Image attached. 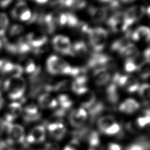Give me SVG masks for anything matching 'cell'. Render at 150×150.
Instances as JSON below:
<instances>
[{"label": "cell", "instance_id": "obj_1", "mask_svg": "<svg viewBox=\"0 0 150 150\" xmlns=\"http://www.w3.org/2000/svg\"><path fill=\"white\" fill-rule=\"evenodd\" d=\"M26 87V81L22 76L10 77L3 84V87L8 92L9 98L13 100L22 98Z\"/></svg>", "mask_w": 150, "mask_h": 150}, {"label": "cell", "instance_id": "obj_2", "mask_svg": "<svg viewBox=\"0 0 150 150\" xmlns=\"http://www.w3.org/2000/svg\"><path fill=\"white\" fill-rule=\"evenodd\" d=\"M47 71L52 75L71 74L73 67H71L65 60L56 55L50 56L46 61Z\"/></svg>", "mask_w": 150, "mask_h": 150}, {"label": "cell", "instance_id": "obj_3", "mask_svg": "<svg viewBox=\"0 0 150 150\" xmlns=\"http://www.w3.org/2000/svg\"><path fill=\"white\" fill-rule=\"evenodd\" d=\"M107 37V32L104 29L100 27L91 28L88 41L93 50L98 53L105 47Z\"/></svg>", "mask_w": 150, "mask_h": 150}, {"label": "cell", "instance_id": "obj_4", "mask_svg": "<svg viewBox=\"0 0 150 150\" xmlns=\"http://www.w3.org/2000/svg\"><path fill=\"white\" fill-rule=\"evenodd\" d=\"M112 81L117 86L124 87L129 93L138 91L139 87L138 80L131 75H121L116 73L112 77Z\"/></svg>", "mask_w": 150, "mask_h": 150}, {"label": "cell", "instance_id": "obj_5", "mask_svg": "<svg viewBox=\"0 0 150 150\" xmlns=\"http://www.w3.org/2000/svg\"><path fill=\"white\" fill-rule=\"evenodd\" d=\"M6 133L7 140L5 141L11 145L13 143L23 144L25 142L24 129L19 124L9 123L6 126Z\"/></svg>", "mask_w": 150, "mask_h": 150}, {"label": "cell", "instance_id": "obj_6", "mask_svg": "<svg viewBox=\"0 0 150 150\" xmlns=\"http://www.w3.org/2000/svg\"><path fill=\"white\" fill-rule=\"evenodd\" d=\"M54 49L63 54L73 56L72 45L69 39L63 35H57L52 39Z\"/></svg>", "mask_w": 150, "mask_h": 150}, {"label": "cell", "instance_id": "obj_7", "mask_svg": "<svg viewBox=\"0 0 150 150\" xmlns=\"http://www.w3.org/2000/svg\"><path fill=\"white\" fill-rule=\"evenodd\" d=\"M87 118V112L83 108L73 110L70 113L69 120L70 124L74 127H80Z\"/></svg>", "mask_w": 150, "mask_h": 150}, {"label": "cell", "instance_id": "obj_8", "mask_svg": "<svg viewBox=\"0 0 150 150\" xmlns=\"http://www.w3.org/2000/svg\"><path fill=\"white\" fill-rule=\"evenodd\" d=\"M26 39L33 49H38L47 45V38L42 32H34L27 35Z\"/></svg>", "mask_w": 150, "mask_h": 150}, {"label": "cell", "instance_id": "obj_9", "mask_svg": "<svg viewBox=\"0 0 150 150\" xmlns=\"http://www.w3.org/2000/svg\"><path fill=\"white\" fill-rule=\"evenodd\" d=\"M46 126L51 137L56 140L62 139L66 134V128L62 122H47Z\"/></svg>", "mask_w": 150, "mask_h": 150}, {"label": "cell", "instance_id": "obj_10", "mask_svg": "<svg viewBox=\"0 0 150 150\" xmlns=\"http://www.w3.org/2000/svg\"><path fill=\"white\" fill-rule=\"evenodd\" d=\"M46 137L45 128L43 125L34 127L27 137L26 142L28 143H39L43 142Z\"/></svg>", "mask_w": 150, "mask_h": 150}, {"label": "cell", "instance_id": "obj_11", "mask_svg": "<svg viewBox=\"0 0 150 150\" xmlns=\"http://www.w3.org/2000/svg\"><path fill=\"white\" fill-rule=\"evenodd\" d=\"M79 101L82 108L88 109L96 102V96L95 93L88 88L79 96Z\"/></svg>", "mask_w": 150, "mask_h": 150}, {"label": "cell", "instance_id": "obj_12", "mask_svg": "<svg viewBox=\"0 0 150 150\" xmlns=\"http://www.w3.org/2000/svg\"><path fill=\"white\" fill-rule=\"evenodd\" d=\"M95 83L98 86H102L108 83L110 75L108 71L104 68L95 69L93 73Z\"/></svg>", "mask_w": 150, "mask_h": 150}, {"label": "cell", "instance_id": "obj_13", "mask_svg": "<svg viewBox=\"0 0 150 150\" xmlns=\"http://www.w3.org/2000/svg\"><path fill=\"white\" fill-rule=\"evenodd\" d=\"M129 36L135 41L143 40L149 42L150 41V28L144 26H140L131 34H129Z\"/></svg>", "mask_w": 150, "mask_h": 150}, {"label": "cell", "instance_id": "obj_14", "mask_svg": "<svg viewBox=\"0 0 150 150\" xmlns=\"http://www.w3.org/2000/svg\"><path fill=\"white\" fill-rule=\"evenodd\" d=\"M139 108V103L132 98H128L121 103L118 107L119 110L124 113L132 114Z\"/></svg>", "mask_w": 150, "mask_h": 150}, {"label": "cell", "instance_id": "obj_15", "mask_svg": "<svg viewBox=\"0 0 150 150\" xmlns=\"http://www.w3.org/2000/svg\"><path fill=\"white\" fill-rule=\"evenodd\" d=\"M88 12L92 20L97 23L104 21L107 15V9L104 7L91 6L88 9Z\"/></svg>", "mask_w": 150, "mask_h": 150}, {"label": "cell", "instance_id": "obj_16", "mask_svg": "<svg viewBox=\"0 0 150 150\" xmlns=\"http://www.w3.org/2000/svg\"><path fill=\"white\" fill-rule=\"evenodd\" d=\"M125 150H150V139L146 136H142L128 146Z\"/></svg>", "mask_w": 150, "mask_h": 150}, {"label": "cell", "instance_id": "obj_17", "mask_svg": "<svg viewBox=\"0 0 150 150\" xmlns=\"http://www.w3.org/2000/svg\"><path fill=\"white\" fill-rule=\"evenodd\" d=\"M39 105L43 108H54L57 105V101L49 93H45L39 96Z\"/></svg>", "mask_w": 150, "mask_h": 150}, {"label": "cell", "instance_id": "obj_18", "mask_svg": "<svg viewBox=\"0 0 150 150\" xmlns=\"http://www.w3.org/2000/svg\"><path fill=\"white\" fill-rule=\"evenodd\" d=\"M117 86L114 84L112 81L110 83L105 90L107 99L108 101L112 104H116L119 100V94L117 91Z\"/></svg>", "mask_w": 150, "mask_h": 150}, {"label": "cell", "instance_id": "obj_19", "mask_svg": "<svg viewBox=\"0 0 150 150\" xmlns=\"http://www.w3.org/2000/svg\"><path fill=\"white\" fill-rule=\"evenodd\" d=\"M15 43L17 53L26 54L32 50V48L29 43L26 37H20Z\"/></svg>", "mask_w": 150, "mask_h": 150}, {"label": "cell", "instance_id": "obj_20", "mask_svg": "<svg viewBox=\"0 0 150 150\" xmlns=\"http://www.w3.org/2000/svg\"><path fill=\"white\" fill-rule=\"evenodd\" d=\"M115 122L116 121L114 117L112 115H105L100 117L98 120L97 126L99 130L104 132L106 129Z\"/></svg>", "mask_w": 150, "mask_h": 150}, {"label": "cell", "instance_id": "obj_21", "mask_svg": "<svg viewBox=\"0 0 150 150\" xmlns=\"http://www.w3.org/2000/svg\"><path fill=\"white\" fill-rule=\"evenodd\" d=\"M120 54L126 58L127 59H131L139 54V50L136 46L134 44L130 43L128 46H127L124 49H123L120 53Z\"/></svg>", "mask_w": 150, "mask_h": 150}, {"label": "cell", "instance_id": "obj_22", "mask_svg": "<svg viewBox=\"0 0 150 150\" xmlns=\"http://www.w3.org/2000/svg\"><path fill=\"white\" fill-rule=\"evenodd\" d=\"M129 33H127L125 36L115 40L111 45L112 50L120 53L131 43L129 42Z\"/></svg>", "mask_w": 150, "mask_h": 150}, {"label": "cell", "instance_id": "obj_23", "mask_svg": "<svg viewBox=\"0 0 150 150\" xmlns=\"http://www.w3.org/2000/svg\"><path fill=\"white\" fill-rule=\"evenodd\" d=\"M105 108V106L104 104L101 101L96 102L91 107H90L88 110V114L91 120H94L97 116H98Z\"/></svg>", "mask_w": 150, "mask_h": 150}, {"label": "cell", "instance_id": "obj_24", "mask_svg": "<svg viewBox=\"0 0 150 150\" xmlns=\"http://www.w3.org/2000/svg\"><path fill=\"white\" fill-rule=\"evenodd\" d=\"M60 6H64L73 10H79L83 9L86 5V2L84 1H59Z\"/></svg>", "mask_w": 150, "mask_h": 150}, {"label": "cell", "instance_id": "obj_25", "mask_svg": "<svg viewBox=\"0 0 150 150\" xmlns=\"http://www.w3.org/2000/svg\"><path fill=\"white\" fill-rule=\"evenodd\" d=\"M72 51L74 55L83 56L87 53L88 49L86 44L83 41L76 42L72 45Z\"/></svg>", "mask_w": 150, "mask_h": 150}, {"label": "cell", "instance_id": "obj_26", "mask_svg": "<svg viewBox=\"0 0 150 150\" xmlns=\"http://www.w3.org/2000/svg\"><path fill=\"white\" fill-rule=\"evenodd\" d=\"M137 70L141 79H148L150 76V61H144L138 67Z\"/></svg>", "mask_w": 150, "mask_h": 150}, {"label": "cell", "instance_id": "obj_27", "mask_svg": "<svg viewBox=\"0 0 150 150\" xmlns=\"http://www.w3.org/2000/svg\"><path fill=\"white\" fill-rule=\"evenodd\" d=\"M28 8V6L25 2L24 1L18 2L15 5V6L13 8V9L11 12L12 17L14 19L19 18L20 15Z\"/></svg>", "mask_w": 150, "mask_h": 150}, {"label": "cell", "instance_id": "obj_28", "mask_svg": "<svg viewBox=\"0 0 150 150\" xmlns=\"http://www.w3.org/2000/svg\"><path fill=\"white\" fill-rule=\"evenodd\" d=\"M57 103L60 105V108L67 111L73 104V102L70 98L66 94H61L58 97Z\"/></svg>", "mask_w": 150, "mask_h": 150}, {"label": "cell", "instance_id": "obj_29", "mask_svg": "<svg viewBox=\"0 0 150 150\" xmlns=\"http://www.w3.org/2000/svg\"><path fill=\"white\" fill-rule=\"evenodd\" d=\"M138 92L142 99L146 102H150V84L144 83L139 85Z\"/></svg>", "mask_w": 150, "mask_h": 150}, {"label": "cell", "instance_id": "obj_30", "mask_svg": "<svg viewBox=\"0 0 150 150\" xmlns=\"http://www.w3.org/2000/svg\"><path fill=\"white\" fill-rule=\"evenodd\" d=\"M15 118H17L23 111L22 104L19 102H14L11 103L8 106V111Z\"/></svg>", "mask_w": 150, "mask_h": 150}, {"label": "cell", "instance_id": "obj_31", "mask_svg": "<svg viewBox=\"0 0 150 150\" xmlns=\"http://www.w3.org/2000/svg\"><path fill=\"white\" fill-rule=\"evenodd\" d=\"M87 139L88 140V144L92 148L97 147L100 144V139L98 132L95 131H90Z\"/></svg>", "mask_w": 150, "mask_h": 150}, {"label": "cell", "instance_id": "obj_32", "mask_svg": "<svg viewBox=\"0 0 150 150\" xmlns=\"http://www.w3.org/2000/svg\"><path fill=\"white\" fill-rule=\"evenodd\" d=\"M118 22H125V13L124 12L119 11L113 14L108 20L107 24L110 25L111 24Z\"/></svg>", "mask_w": 150, "mask_h": 150}, {"label": "cell", "instance_id": "obj_33", "mask_svg": "<svg viewBox=\"0 0 150 150\" xmlns=\"http://www.w3.org/2000/svg\"><path fill=\"white\" fill-rule=\"evenodd\" d=\"M13 64L10 61L0 59V72L4 74H8L12 70Z\"/></svg>", "mask_w": 150, "mask_h": 150}, {"label": "cell", "instance_id": "obj_34", "mask_svg": "<svg viewBox=\"0 0 150 150\" xmlns=\"http://www.w3.org/2000/svg\"><path fill=\"white\" fill-rule=\"evenodd\" d=\"M71 82L69 80H63L60 81L54 85H53L54 91H66L71 88Z\"/></svg>", "mask_w": 150, "mask_h": 150}, {"label": "cell", "instance_id": "obj_35", "mask_svg": "<svg viewBox=\"0 0 150 150\" xmlns=\"http://www.w3.org/2000/svg\"><path fill=\"white\" fill-rule=\"evenodd\" d=\"M67 21L66 25L70 28H77L80 24V21L78 18L73 13H66Z\"/></svg>", "mask_w": 150, "mask_h": 150}, {"label": "cell", "instance_id": "obj_36", "mask_svg": "<svg viewBox=\"0 0 150 150\" xmlns=\"http://www.w3.org/2000/svg\"><path fill=\"white\" fill-rule=\"evenodd\" d=\"M22 115L23 120L26 122H32L39 120L40 118L41 114L39 111L35 114H26L22 112Z\"/></svg>", "mask_w": 150, "mask_h": 150}, {"label": "cell", "instance_id": "obj_37", "mask_svg": "<svg viewBox=\"0 0 150 150\" xmlns=\"http://www.w3.org/2000/svg\"><path fill=\"white\" fill-rule=\"evenodd\" d=\"M38 67V66H37L35 64V63L33 60H28L25 63V64L24 66V70L25 71L26 73L30 75L36 71Z\"/></svg>", "mask_w": 150, "mask_h": 150}, {"label": "cell", "instance_id": "obj_38", "mask_svg": "<svg viewBox=\"0 0 150 150\" xmlns=\"http://www.w3.org/2000/svg\"><path fill=\"white\" fill-rule=\"evenodd\" d=\"M23 71V69L22 66L17 64H14L13 66L8 74L10 76V77H17V76H21Z\"/></svg>", "mask_w": 150, "mask_h": 150}, {"label": "cell", "instance_id": "obj_39", "mask_svg": "<svg viewBox=\"0 0 150 150\" xmlns=\"http://www.w3.org/2000/svg\"><path fill=\"white\" fill-rule=\"evenodd\" d=\"M121 130V126L119 124H118L117 122L112 124L111 126L108 127L107 129H106L104 133L108 135H115L119 132Z\"/></svg>", "mask_w": 150, "mask_h": 150}, {"label": "cell", "instance_id": "obj_40", "mask_svg": "<svg viewBox=\"0 0 150 150\" xmlns=\"http://www.w3.org/2000/svg\"><path fill=\"white\" fill-rule=\"evenodd\" d=\"M23 30V27L21 25H13L9 30V35L10 36H15L21 33Z\"/></svg>", "mask_w": 150, "mask_h": 150}, {"label": "cell", "instance_id": "obj_41", "mask_svg": "<svg viewBox=\"0 0 150 150\" xmlns=\"http://www.w3.org/2000/svg\"><path fill=\"white\" fill-rule=\"evenodd\" d=\"M133 8H134L135 15V19L137 22L142 18V16L145 14V9L144 6H140V5L134 6Z\"/></svg>", "mask_w": 150, "mask_h": 150}, {"label": "cell", "instance_id": "obj_42", "mask_svg": "<svg viewBox=\"0 0 150 150\" xmlns=\"http://www.w3.org/2000/svg\"><path fill=\"white\" fill-rule=\"evenodd\" d=\"M136 123L139 128H143L148 124H150V117L145 115L142 117H139L137 119Z\"/></svg>", "mask_w": 150, "mask_h": 150}, {"label": "cell", "instance_id": "obj_43", "mask_svg": "<svg viewBox=\"0 0 150 150\" xmlns=\"http://www.w3.org/2000/svg\"><path fill=\"white\" fill-rule=\"evenodd\" d=\"M39 112V109L38 106L35 104H30L26 105L23 109V113L26 114H35Z\"/></svg>", "mask_w": 150, "mask_h": 150}, {"label": "cell", "instance_id": "obj_44", "mask_svg": "<svg viewBox=\"0 0 150 150\" xmlns=\"http://www.w3.org/2000/svg\"><path fill=\"white\" fill-rule=\"evenodd\" d=\"M124 69L126 71L130 73L134 71L135 70H137L138 67L131 60L127 59L125 63Z\"/></svg>", "mask_w": 150, "mask_h": 150}, {"label": "cell", "instance_id": "obj_45", "mask_svg": "<svg viewBox=\"0 0 150 150\" xmlns=\"http://www.w3.org/2000/svg\"><path fill=\"white\" fill-rule=\"evenodd\" d=\"M32 15V12L30 11V10L28 8L27 9H26L19 16V19L22 21H28Z\"/></svg>", "mask_w": 150, "mask_h": 150}, {"label": "cell", "instance_id": "obj_46", "mask_svg": "<svg viewBox=\"0 0 150 150\" xmlns=\"http://www.w3.org/2000/svg\"><path fill=\"white\" fill-rule=\"evenodd\" d=\"M9 24V20L5 13H0V25L5 28H7Z\"/></svg>", "mask_w": 150, "mask_h": 150}, {"label": "cell", "instance_id": "obj_47", "mask_svg": "<svg viewBox=\"0 0 150 150\" xmlns=\"http://www.w3.org/2000/svg\"><path fill=\"white\" fill-rule=\"evenodd\" d=\"M0 150H13L11 147V145L8 144L4 141H0Z\"/></svg>", "mask_w": 150, "mask_h": 150}, {"label": "cell", "instance_id": "obj_48", "mask_svg": "<svg viewBox=\"0 0 150 150\" xmlns=\"http://www.w3.org/2000/svg\"><path fill=\"white\" fill-rule=\"evenodd\" d=\"M45 150H60L58 145L53 143H49L46 145Z\"/></svg>", "mask_w": 150, "mask_h": 150}, {"label": "cell", "instance_id": "obj_49", "mask_svg": "<svg viewBox=\"0 0 150 150\" xmlns=\"http://www.w3.org/2000/svg\"><path fill=\"white\" fill-rule=\"evenodd\" d=\"M11 2H12V1H11V0L1 1H0V6L2 8H5L7 7Z\"/></svg>", "mask_w": 150, "mask_h": 150}, {"label": "cell", "instance_id": "obj_50", "mask_svg": "<svg viewBox=\"0 0 150 150\" xmlns=\"http://www.w3.org/2000/svg\"><path fill=\"white\" fill-rule=\"evenodd\" d=\"M6 28H5L4 27H3L2 25H0V38H3L4 37L6 32Z\"/></svg>", "mask_w": 150, "mask_h": 150}, {"label": "cell", "instance_id": "obj_51", "mask_svg": "<svg viewBox=\"0 0 150 150\" xmlns=\"http://www.w3.org/2000/svg\"><path fill=\"white\" fill-rule=\"evenodd\" d=\"M4 104V100L2 98V96H0V110L2 108Z\"/></svg>", "mask_w": 150, "mask_h": 150}, {"label": "cell", "instance_id": "obj_52", "mask_svg": "<svg viewBox=\"0 0 150 150\" xmlns=\"http://www.w3.org/2000/svg\"><path fill=\"white\" fill-rule=\"evenodd\" d=\"M63 150H76V149L72 148L70 147L69 145H66V146L64 148V149H63Z\"/></svg>", "mask_w": 150, "mask_h": 150}, {"label": "cell", "instance_id": "obj_53", "mask_svg": "<svg viewBox=\"0 0 150 150\" xmlns=\"http://www.w3.org/2000/svg\"><path fill=\"white\" fill-rule=\"evenodd\" d=\"M36 2L40 4H45L46 2H47V1H36Z\"/></svg>", "mask_w": 150, "mask_h": 150}, {"label": "cell", "instance_id": "obj_54", "mask_svg": "<svg viewBox=\"0 0 150 150\" xmlns=\"http://www.w3.org/2000/svg\"><path fill=\"white\" fill-rule=\"evenodd\" d=\"M146 13H147L148 16H149V18H150V6H149V7L146 9Z\"/></svg>", "mask_w": 150, "mask_h": 150}, {"label": "cell", "instance_id": "obj_55", "mask_svg": "<svg viewBox=\"0 0 150 150\" xmlns=\"http://www.w3.org/2000/svg\"><path fill=\"white\" fill-rule=\"evenodd\" d=\"M1 82L0 81V96H1Z\"/></svg>", "mask_w": 150, "mask_h": 150}, {"label": "cell", "instance_id": "obj_56", "mask_svg": "<svg viewBox=\"0 0 150 150\" xmlns=\"http://www.w3.org/2000/svg\"><path fill=\"white\" fill-rule=\"evenodd\" d=\"M2 41H1V40H0V50H1V48H2Z\"/></svg>", "mask_w": 150, "mask_h": 150}]
</instances>
